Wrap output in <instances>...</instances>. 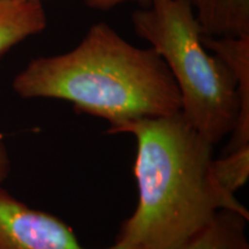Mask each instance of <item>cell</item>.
Returning <instances> with one entry per match:
<instances>
[{"mask_svg": "<svg viewBox=\"0 0 249 249\" xmlns=\"http://www.w3.org/2000/svg\"><path fill=\"white\" fill-rule=\"evenodd\" d=\"M42 1L0 0V57L46 28Z\"/></svg>", "mask_w": 249, "mask_h": 249, "instance_id": "7", "label": "cell"}, {"mask_svg": "<svg viewBox=\"0 0 249 249\" xmlns=\"http://www.w3.org/2000/svg\"><path fill=\"white\" fill-rule=\"evenodd\" d=\"M211 176L222 191L230 195L246 185L249 178V144L223 154V157L211 160Z\"/></svg>", "mask_w": 249, "mask_h": 249, "instance_id": "9", "label": "cell"}, {"mask_svg": "<svg viewBox=\"0 0 249 249\" xmlns=\"http://www.w3.org/2000/svg\"><path fill=\"white\" fill-rule=\"evenodd\" d=\"M28 1H42V0H28ZM86 2H88L89 0H85Z\"/></svg>", "mask_w": 249, "mask_h": 249, "instance_id": "12", "label": "cell"}, {"mask_svg": "<svg viewBox=\"0 0 249 249\" xmlns=\"http://www.w3.org/2000/svg\"><path fill=\"white\" fill-rule=\"evenodd\" d=\"M209 51L219 57L231 70L239 85L240 108L229 144L223 154L249 144V35L238 37L202 36Z\"/></svg>", "mask_w": 249, "mask_h": 249, "instance_id": "5", "label": "cell"}, {"mask_svg": "<svg viewBox=\"0 0 249 249\" xmlns=\"http://www.w3.org/2000/svg\"><path fill=\"white\" fill-rule=\"evenodd\" d=\"M107 133L130 134L136 140L133 173L139 201L116 241L140 249H180L218 210L249 216L235 195L214 182L210 171L213 144L181 111L129 121Z\"/></svg>", "mask_w": 249, "mask_h": 249, "instance_id": "1", "label": "cell"}, {"mask_svg": "<svg viewBox=\"0 0 249 249\" xmlns=\"http://www.w3.org/2000/svg\"><path fill=\"white\" fill-rule=\"evenodd\" d=\"M11 172V158L4 136L0 134V183L8 178Z\"/></svg>", "mask_w": 249, "mask_h": 249, "instance_id": "10", "label": "cell"}, {"mask_svg": "<svg viewBox=\"0 0 249 249\" xmlns=\"http://www.w3.org/2000/svg\"><path fill=\"white\" fill-rule=\"evenodd\" d=\"M132 23L169 67L188 123L213 145L230 135L240 108L238 81L204 46L189 0H150V7L134 12Z\"/></svg>", "mask_w": 249, "mask_h": 249, "instance_id": "3", "label": "cell"}, {"mask_svg": "<svg viewBox=\"0 0 249 249\" xmlns=\"http://www.w3.org/2000/svg\"><path fill=\"white\" fill-rule=\"evenodd\" d=\"M0 249H88L66 223L36 210L0 186ZM103 249H140L116 241Z\"/></svg>", "mask_w": 249, "mask_h": 249, "instance_id": "4", "label": "cell"}, {"mask_svg": "<svg viewBox=\"0 0 249 249\" xmlns=\"http://www.w3.org/2000/svg\"><path fill=\"white\" fill-rule=\"evenodd\" d=\"M205 36L249 35V0H189Z\"/></svg>", "mask_w": 249, "mask_h": 249, "instance_id": "6", "label": "cell"}, {"mask_svg": "<svg viewBox=\"0 0 249 249\" xmlns=\"http://www.w3.org/2000/svg\"><path fill=\"white\" fill-rule=\"evenodd\" d=\"M249 216L218 210L213 219L180 249H249L246 227Z\"/></svg>", "mask_w": 249, "mask_h": 249, "instance_id": "8", "label": "cell"}, {"mask_svg": "<svg viewBox=\"0 0 249 249\" xmlns=\"http://www.w3.org/2000/svg\"><path fill=\"white\" fill-rule=\"evenodd\" d=\"M12 86L22 98L71 103L77 113L107 120V132L181 111L179 88L160 55L130 44L104 22L90 27L67 53L33 59Z\"/></svg>", "mask_w": 249, "mask_h": 249, "instance_id": "2", "label": "cell"}, {"mask_svg": "<svg viewBox=\"0 0 249 249\" xmlns=\"http://www.w3.org/2000/svg\"><path fill=\"white\" fill-rule=\"evenodd\" d=\"M129 1L142 2L145 1V0H89V1L87 2V5H88L90 8L98 9V11H108V9L116 7L118 5Z\"/></svg>", "mask_w": 249, "mask_h": 249, "instance_id": "11", "label": "cell"}]
</instances>
